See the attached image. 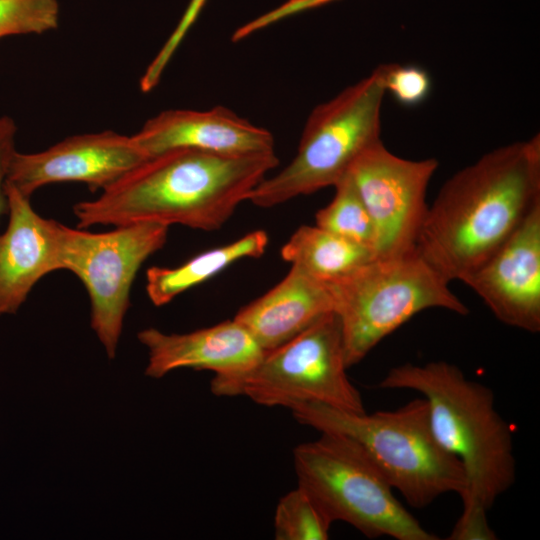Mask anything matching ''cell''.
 <instances>
[{
	"instance_id": "obj_1",
	"label": "cell",
	"mask_w": 540,
	"mask_h": 540,
	"mask_svg": "<svg viewBox=\"0 0 540 540\" xmlns=\"http://www.w3.org/2000/svg\"><path fill=\"white\" fill-rule=\"evenodd\" d=\"M278 164L274 151L171 149L146 158L97 198L76 203L77 227L155 222L215 231Z\"/></svg>"
},
{
	"instance_id": "obj_2",
	"label": "cell",
	"mask_w": 540,
	"mask_h": 540,
	"mask_svg": "<svg viewBox=\"0 0 540 540\" xmlns=\"http://www.w3.org/2000/svg\"><path fill=\"white\" fill-rule=\"evenodd\" d=\"M540 202V138L496 148L459 170L428 206L415 253L449 283L482 265Z\"/></svg>"
},
{
	"instance_id": "obj_3",
	"label": "cell",
	"mask_w": 540,
	"mask_h": 540,
	"mask_svg": "<svg viewBox=\"0 0 540 540\" xmlns=\"http://www.w3.org/2000/svg\"><path fill=\"white\" fill-rule=\"evenodd\" d=\"M381 389L411 390L426 400L438 443L457 458L466 488L463 510L485 511L516 480L512 431L495 407L493 391L447 361L392 367Z\"/></svg>"
},
{
	"instance_id": "obj_4",
	"label": "cell",
	"mask_w": 540,
	"mask_h": 540,
	"mask_svg": "<svg viewBox=\"0 0 540 540\" xmlns=\"http://www.w3.org/2000/svg\"><path fill=\"white\" fill-rule=\"evenodd\" d=\"M290 410L301 425L354 441L413 508H425L447 493L461 497L465 492L462 466L436 440L423 397L372 414L320 403H302Z\"/></svg>"
},
{
	"instance_id": "obj_5",
	"label": "cell",
	"mask_w": 540,
	"mask_h": 540,
	"mask_svg": "<svg viewBox=\"0 0 540 540\" xmlns=\"http://www.w3.org/2000/svg\"><path fill=\"white\" fill-rule=\"evenodd\" d=\"M379 66L310 113L293 160L263 179L248 201L269 208L334 187L356 159L380 140L385 95Z\"/></svg>"
},
{
	"instance_id": "obj_6",
	"label": "cell",
	"mask_w": 540,
	"mask_h": 540,
	"mask_svg": "<svg viewBox=\"0 0 540 540\" xmlns=\"http://www.w3.org/2000/svg\"><path fill=\"white\" fill-rule=\"evenodd\" d=\"M327 285L340 321L348 369L424 310L441 308L459 315L469 312L450 290L449 282L415 252L374 258Z\"/></svg>"
},
{
	"instance_id": "obj_7",
	"label": "cell",
	"mask_w": 540,
	"mask_h": 540,
	"mask_svg": "<svg viewBox=\"0 0 540 540\" xmlns=\"http://www.w3.org/2000/svg\"><path fill=\"white\" fill-rule=\"evenodd\" d=\"M298 485L333 524L345 522L367 538L437 540L399 502L393 488L351 439L320 432L293 449Z\"/></svg>"
},
{
	"instance_id": "obj_8",
	"label": "cell",
	"mask_w": 540,
	"mask_h": 540,
	"mask_svg": "<svg viewBox=\"0 0 540 540\" xmlns=\"http://www.w3.org/2000/svg\"><path fill=\"white\" fill-rule=\"evenodd\" d=\"M347 369L340 321L332 312L291 340L264 351L249 370L214 376L211 391L216 396H245L265 407L291 409L302 403H320L365 412Z\"/></svg>"
},
{
	"instance_id": "obj_9",
	"label": "cell",
	"mask_w": 540,
	"mask_h": 540,
	"mask_svg": "<svg viewBox=\"0 0 540 540\" xmlns=\"http://www.w3.org/2000/svg\"><path fill=\"white\" fill-rule=\"evenodd\" d=\"M168 229L160 223L140 222L97 233L60 223L61 268L72 272L85 286L91 327L110 359L116 355L136 274L164 247Z\"/></svg>"
},
{
	"instance_id": "obj_10",
	"label": "cell",
	"mask_w": 540,
	"mask_h": 540,
	"mask_svg": "<svg viewBox=\"0 0 540 540\" xmlns=\"http://www.w3.org/2000/svg\"><path fill=\"white\" fill-rule=\"evenodd\" d=\"M438 167L434 158L409 160L390 152L381 139L367 148L347 173L375 231L374 257L414 253L428 205L427 187Z\"/></svg>"
},
{
	"instance_id": "obj_11",
	"label": "cell",
	"mask_w": 540,
	"mask_h": 540,
	"mask_svg": "<svg viewBox=\"0 0 540 540\" xmlns=\"http://www.w3.org/2000/svg\"><path fill=\"white\" fill-rule=\"evenodd\" d=\"M146 158L132 135L113 130L81 133L42 151H16L7 182L28 197L43 186L64 182L101 191Z\"/></svg>"
},
{
	"instance_id": "obj_12",
	"label": "cell",
	"mask_w": 540,
	"mask_h": 540,
	"mask_svg": "<svg viewBox=\"0 0 540 540\" xmlns=\"http://www.w3.org/2000/svg\"><path fill=\"white\" fill-rule=\"evenodd\" d=\"M502 323L540 331V202L463 281Z\"/></svg>"
},
{
	"instance_id": "obj_13",
	"label": "cell",
	"mask_w": 540,
	"mask_h": 540,
	"mask_svg": "<svg viewBox=\"0 0 540 540\" xmlns=\"http://www.w3.org/2000/svg\"><path fill=\"white\" fill-rule=\"evenodd\" d=\"M8 223L0 234V316L15 314L34 286L62 270L60 222L39 215L30 197L6 182Z\"/></svg>"
},
{
	"instance_id": "obj_14",
	"label": "cell",
	"mask_w": 540,
	"mask_h": 540,
	"mask_svg": "<svg viewBox=\"0 0 540 540\" xmlns=\"http://www.w3.org/2000/svg\"><path fill=\"white\" fill-rule=\"evenodd\" d=\"M132 136L147 157L178 148L232 155L274 151L269 130L224 106L164 110Z\"/></svg>"
},
{
	"instance_id": "obj_15",
	"label": "cell",
	"mask_w": 540,
	"mask_h": 540,
	"mask_svg": "<svg viewBox=\"0 0 540 540\" xmlns=\"http://www.w3.org/2000/svg\"><path fill=\"white\" fill-rule=\"evenodd\" d=\"M148 349L145 374L161 378L179 368L209 370L214 376H233L252 368L264 350L234 318L184 334H166L156 328L138 333Z\"/></svg>"
},
{
	"instance_id": "obj_16",
	"label": "cell",
	"mask_w": 540,
	"mask_h": 540,
	"mask_svg": "<svg viewBox=\"0 0 540 540\" xmlns=\"http://www.w3.org/2000/svg\"><path fill=\"white\" fill-rule=\"evenodd\" d=\"M334 312L329 287L295 265L273 288L234 316L259 346L271 350Z\"/></svg>"
},
{
	"instance_id": "obj_17",
	"label": "cell",
	"mask_w": 540,
	"mask_h": 540,
	"mask_svg": "<svg viewBox=\"0 0 540 540\" xmlns=\"http://www.w3.org/2000/svg\"><path fill=\"white\" fill-rule=\"evenodd\" d=\"M268 242V234L264 230H255L231 243L199 253L179 266H152L146 271L147 296L155 306L166 305L233 263L261 257Z\"/></svg>"
},
{
	"instance_id": "obj_18",
	"label": "cell",
	"mask_w": 540,
	"mask_h": 540,
	"mask_svg": "<svg viewBox=\"0 0 540 540\" xmlns=\"http://www.w3.org/2000/svg\"><path fill=\"white\" fill-rule=\"evenodd\" d=\"M281 257L327 284L371 261L374 254L317 225H302L281 248Z\"/></svg>"
},
{
	"instance_id": "obj_19",
	"label": "cell",
	"mask_w": 540,
	"mask_h": 540,
	"mask_svg": "<svg viewBox=\"0 0 540 540\" xmlns=\"http://www.w3.org/2000/svg\"><path fill=\"white\" fill-rule=\"evenodd\" d=\"M334 188L332 200L316 213L315 225L366 247L374 254V226L349 175L340 180Z\"/></svg>"
},
{
	"instance_id": "obj_20",
	"label": "cell",
	"mask_w": 540,
	"mask_h": 540,
	"mask_svg": "<svg viewBox=\"0 0 540 540\" xmlns=\"http://www.w3.org/2000/svg\"><path fill=\"white\" fill-rule=\"evenodd\" d=\"M332 523L301 486L283 495L275 509L276 540H327Z\"/></svg>"
},
{
	"instance_id": "obj_21",
	"label": "cell",
	"mask_w": 540,
	"mask_h": 540,
	"mask_svg": "<svg viewBox=\"0 0 540 540\" xmlns=\"http://www.w3.org/2000/svg\"><path fill=\"white\" fill-rule=\"evenodd\" d=\"M57 0H0V39L43 34L59 25Z\"/></svg>"
},
{
	"instance_id": "obj_22",
	"label": "cell",
	"mask_w": 540,
	"mask_h": 540,
	"mask_svg": "<svg viewBox=\"0 0 540 540\" xmlns=\"http://www.w3.org/2000/svg\"><path fill=\"white\" fill-rule=\"evenodd\" d=\"M385 92L404 107H415L423 103L431 93L432 80L418 65L383 64L379 66Z\"/></svg>"
},
{
	"instance_id": "obj_23",
	"label": "cell",
	"mask_w": 540,
	"mask_h": 540,
	"mask_svg": "<svg viewBox=\"0 0 540 540\" xmlns=\"http://www.w3.org/2000/svg\"><path fill=\"white\" fill-rule=\"evenodd\" d=\"M207 0H190L173 32L143 72L139 87L143 93L152 91L159 83L166 67L185 36L199 17Z\"/></svg>"
},
{
	"instance_id": "obj_24",
	"label": "cell",
	"mask_w": 540,
	"mask_h": 540,
	"mask_svg": "<svg viewBox=\"0 0 540 540\" xmlns=\"http://www.w3.org/2000/svg\"><path fill=\"white\" fill-rule=\"evenodd\" d=\"M16 135L17 126L13 118L0 115V220L4 214L8 213L6 182L13 155L17 151Z\"/></svg>"
},
{
	"instance_id": "obj_25",
	"label": "cell",
	"mask_w": 540,
	"mask_h": 540,
	"mask_svg": "<svg viewBox=\"0 0 540 540\" xmlns=\"http://www.w3.org/2000/svg\"><path fill=\"white\" fill-rule=\"evenodd\" d=\"M449 540H495L497 536L488 523L487 512H462L448 536Z\"/></svg>"
}]
</instances>
